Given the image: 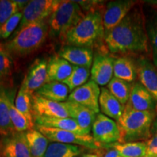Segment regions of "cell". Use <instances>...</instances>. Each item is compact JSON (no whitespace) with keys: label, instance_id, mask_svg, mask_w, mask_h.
I'll list each match as a JSON object with an SVG mask.
<instances>
[{"label":"cell","instance_id":"74e56055","mask_svg":"<svg viewBox=\"0 0 157 157\" xmlns=\"http://www.w3.org/2000/svg\"><path fill=\"white\" fill-rule=\"evenodd\" d=\"M156 113H157V110H156ZM157 133V115L155 117V119L153 123L152 128H151V135H154Z\"/></svg>","mask_w":157,"mask_h":157},{"label":"cell","instance_id":"7a4b0ae2","mask_svg":"<svg viewBox=\"0 0 157 157\" xmlns=\"http://www.w3.org/2000/svg\"><path fill=\"white\" fill-rule=\"evenodd\" d=\"M156 113L136 111L126 104L122 115L117 122L121 135L119 143L137 142L150 139Z\"/></svg>","mask_w":157,"mask_h":157},{"label":"cell","instance_id":"4316f807","mask_svg":"<svg viewBox=\"0 0 157 157\" xmlns=\"http://www.w3.org/2000/svg\"><path fill=\"white\" fill-rule=\"evenodd\" d=\"M113 148L119 151L123 157H146L147 155L146 143L137 141L124 143H117Z\"/></svg>","mask_w":157,"mask_h":157},{"label":"cell","instance_id":"d6986e66","mask_svg":"<svg viewBox=\"0 0 157 157\" xmlns=\"http://www.w3.org/2000/svg\"><path fill=\"white\" fill-rule=\"evenodd\" d=\"M74 66L60 56L52 57L48 62V82H63L71 75Z\"/></svg>","mask_w":157,"mask_h":157},{"label":"cell","instance_id":"1f68e13d","mask_svg":"<svg viewBox=\"0 0 157 157\" xmlns=\"http://www.w3.org/2000/svg\"><path fill=\"white\" fill-rule=\"evenodd\" d=\"M148 40L152 49L153 63L157 68V15H155L146 23Z\"/></svg>","mask_w":157,"mask_h":157},{"label":"cell","instance_id":"5b68a950","mask_svg":"<svg viewBox=\"0 0 157 157\" xmlns=\"http://www.w3.org/2000/svg\"><path fill=\"white\" fill-rule=\"evenodd\" d=\"M84 15L82 9L76 1H61L50 15L49 28L52 34L64 39L70 31Z\"/></svg>","mask_w":157,"mask_h":157},{"label":"cell","instance_id":"ffe728a7","mask_svg":"<svg viewBox=\"0 0 157 157\" xmlns=\"http://www.w3.org/2000/svg\"><path fill=\"white\" fill-rule=\"evenodd\" d=\"M35 122L37 126L52 127V128L70 131V132L82 135H88L85 134L83 129L79 127V125L76 122V121L70 117L58 118L35 117Z\"/></svg>","mask_w":157,"mask_h":157},{"label":"cell","instance_id":"8d00e7d4","mask_svg":"<svg viewBox=\"0 0 157 157\" xmlns=\"http://www.w3.org/2000/svg\"><path fill=\"white\" fill-rule=\"evenodd\" d=\"M103 157H123L116 149H111L105 153Z\"/></svg>","mask_w":157,"mask_h":157},{"label":"cell","instance_id":"484cf974","mask_svg":"<svg viewBox=\"0 0 157 157\" xmlns=\"http://www.w3.org/2000/svg\"><path fill=\"white\" fill-rule=\"evenodd\" d=\"M132 86L129 82L113 77L108 84L107 89L123 105L128 103Z\"/></svg>","mask_w":157,"mask_h":157},{"label":"cell","instance_id":"7c38bea8","mask_svg":"<svg viewBox=\"0 0 157 157\" xmlns=\"http://www.w3.org/2000/svg\"><path fill=\"white\" fill-rule=\"evenodd\" d=\"M127 104L136 111L156 113V101L140 82H135L132 85L129 101Z\"/></svg>","mask_w":157,"mask_h":157},{"label":"cell","instance_id":"ac0fdd59","mask_svg":"<svg viewBox=\"0 0 157 157\" xmlns=\"http://www.w3.org/2000/svg\"><path fill=\"white\" fill-rule=\"evenodd\" d=\"M99 105L103 114L117 121L122 115L125 107L105 87L101 90Z\"/></svg>","mask_w":157,"mask_h":157},{"label":"cell","instance_id":"d590c367","mask_svg":"<svg viewBox=\"0 0 157 157\" xmlns=\"http://www.w3.org/2000/svg\"><path fill=\"white\" fill-rule=\"evenodd\" d=\"M147 155L146 156H152L157 155V133L148 139L146 142Z\"/></svg>","mask_w":157,"mask_h":157},{"label":"cell","instance_id":"f1b7e54d","mask_svg":"<svg viewBox=\"0 0 157 157\" xmlns=\"http://www.w3.org/2000/svg\"><path fill=\"white\" fill-rule=\"evenodd\" d=\"M90 74V71L89 68L74 66L71 75L64 82H63V83L66 84L70 91L72 92L76 88L87 83Z\"/></svg>","mask_w":157,"mask_h":157},{"label":"cell","instance_id":"d4e9b609","mask_svg":"<svg viewBox=\"0 0 157 157\" xmlns=\"http://www.w3.org/2000/svg\"><path fill=\"white\" fill-rule=\"evenodd\" d=\"M81 148L76 145L52 142L49 144L44 157H77Z\"/></svg>","mask_w":157,"mask_h":157},{"label":"cell","instance_id":"cb8c5ba5","mask_svg":"<svg viewBox=\"0 0 157 157\" xmlns=\"http://www.w3.org/2000/svg\"><path fill=\"white\" fill-rule=\"evenodd\" d=\"M113 75L116 78L130 83L136 79L137 68L130 59L121 57L115 59L113 62Z\"/></svg>","mask_w":157,"mask_h":157},{"label":"cell","instance_id":"8fae6325","mask_svg":"<svg viewBox=\"0 0 157 157\" xmlns=\"http://www.w3.org/2000/svg\"><path fill=\"white\" fill-rule=\"evenodd\" d=\"M114 59L105 55L94 57L91 68V78L98 86L108 85L113 75Z\"/></svg>","mask_w":157,"mask_h":157},{"label":"cell","instance_id":"e575fe53","mask_svg":"<svg viewBox=\"0 0 157 157\" xmlns=\"http://www.w3.org/2000/svg\"><path fill=\"white\" fill-rule=\"evenodd\" d=\"M12 67L13 62L7 50L2 48L0 51V78L10 75Z\"/></svg>","mask_w":157,"mask_h":157},{"label":"cell","instance_id":"9c48e42d","mask_svg":"<svg viewBox=\"0 0 157 157\" xmlns=\"http://www.w3.org/2000/svg\"><path fill=\"white\" fill-rule=\"evenodd\" d=\"M100 95L101 90L99 86L91 79L72 91L68 95L67 101L76 102L91 109L95 113H99Z\"/></svg>","mask_w":157,"mask_h":157},{"label":"cell","instance_id":"ab89813d","mask_svg":"<svg viewBox=\"0 0 157 157\" xmlns=\"http://www.w3.org/2000/svg\"><path fill=\"white\" fill-rule=\"evenodd\" d=\"M147 157H157V155H155V156H147Z\"/></svg>","mask_w":157,"mask_h":157},{"label":"cell","instance_id":"e0dca14e","mask_svg":"<svg viewBox=\"0 0 157 157\" xmlns=\"http://www.w3.org/2000/svg\"><path fill=\"white\" fill-rule=\"evenodd\" d=\"M59 56L75 66L90 68L93 62V51L88 48L66 46L61 49Z\"/></svg>","mask_w":157,"mask_h":157},{"label":"cell","instance_id":"f546056e","mask_svg":"<svg viewBox=\"0 0 157 157\" xmlns=\"http://www.w3.org/2000/svg\"><path fill=\"white\" fill-rule=\"evenodd\" d=\"M31 94L21 86L17 92L16 98L15 100V106L31 123L34 124L32 111H31L32 104H31Z\"/></svg>","mask_w":157,"mask_h":157},{"label":"cell","instance_id":"4dcf8cb0","mask_svg":"<svg viewBox=\"0 0 157 157\" xmlns=\"http://www.w3.org/2000/svg\"><path fill=\"white\" fill-rule=\"evenodd\" d=\"M14 130L10 117L7 95L0 93V133L7 135Z\"/></svg>","mask_w":157,"mask_h":157},{"label":"cell","instance_id":"60d3db41","mask_svg":"<svg viewBox=\"0 0 157 157\" xmlns=\"http://www.w3.org/2000/svg\"><path fill=\"white\" fill-rule=\"evenodd\" d=\"M2 49V46H1V44H0V51H1Z\"/></svg>","mask_w":157,"mask_h":157},{"label":"cell","instance_id":"f35d334b","mask_svg":"<svg viewBox=\"0 0 157 157\" xmlns=\"http://www.w3.org/2000/svg\"><path fill=\"white\" fill-rule=\"evenodd\" d=\"M82 157H101L99 156L98 155L96 154H84L82 156Z\"/></svg>","mask_w":157,"mask_h":157},{"label":"cell","instance_id":"7402d4cb","mask_svg":"<svg viewBox=\"0 0 157 157\" xmlns=\"http://www.w3.org/2000/svg\"><path fill=\"white\" fill-rule=\"evenodd\" d=\"M5 157H31L25 134L13 135L5 141L3 146Z\"/></svg>","mask_w":157,"mask_h":157},{"label":"cell","instance_id":"2e32d148","mask_svg":"<svg viewBox=\"0 0 157 157\" xmlns=\"http://www.w3.org/2000/svg\"><path fill=\"white\" fill-rule=\"evenodd\" d=\"M137 71L140 82L157 103V68L148 59L140 58L137 63Z\"/></svg>","mask_w":157,"mask_h":157},{"label":"cell","instance_id":"ba28073f","mask_svg":"<svg viewBox=\"0 0 157 157\" xmlns=\"http://www.w3.org/2000/svg\"><path fill=\"white\" fill-rule=\"evenodd\" d=\"M93 137L102 145L112 144L120 140V130L117 122L103 113H98L94 121Z\"/></svg>","mask_w":157,"mask_h":157},{"label":"cell","instance_id":"52a82bcc","mask_svg":"<svg viewBox=\"0 0 157 157\" xmlns=\"http://www.w3.org/2000/svg\"><path fill=\"white\" fill-rule=\"evenodd\" d=\"M60 2L61 1H56V0L29 1L28 5L23 10L22 19L15 32L19 31L25 25L43 21L48 17H50Z\"/></svg>","mask_w":157,"mask_h":157},{"label":"cell","instance_id":"603a6c76","mask_svg":"<svg viewBox=\"0 0 157 157\" xmlns=\"http://www.w3.org/2000/svg\"><path fill=\"white\" fill-rule=\"evenodd\" d=\"M31 157H44L49 146V140L37 129H30L24 133Z\"/></svg>","mask_w":157,"mask_h":157},{"label":"cell","instance_id":"4fadbf2b","mask_svg":"<svg viewBox=\"0 0 157 157\" xmlns=\"http://www.w3.org/2000/svg\"><path fill=\"white\" fill-rule=\"evenodd\" d=\"M48 62L45 60H36L31 66L28 74L25 76L22 87L31 95L44 84L48 83Z\"/></svg>","mask_w":157,"mask_h":157},{"label":"cell","instance_id":"9a60e30c","mask_svg":"<svg viewBox=\"0 0 157 157\" xmlns=\"http://www.w3.org/2000/svg\"><path fill=\"white\" fill-rule=\"evenodd\" d=\"M63 103L69 113V117L76 121L86 135H90L94 121L97 117L96 113L91 109L83 106L76 102L67 101L63 102Z\"/></svg>","mask_w":157,"mask_h":157},{"label":"cell","instance_id":"5bb4252c","mask_svg":"<svg viewBox=\"0 0 157 157\" xmlns=\"http://www.w3.org/2000/svg\"><path fill=\"white\" fill-rule=\"evenodd\" d=\"M32 108L36 117H69L63 102L58 103L45 99L34 95L32 96Z\"/></svg>","mask_w":157,"mask_h":157},{"label":"cell","instance_id":"83f0119b","mask_svg":"<svg viewBox=\"0 0 157 157\" xmlns=\"http://www.w3.org/2000/svg\"><path fill=\"white\" fill-rule=\"evenodd\" d=\"M7 98H8L10 117L14 130L18 132H23L24 131L32 129L34 124L31 123L23 113H21L15 108V103H13V101L8 95Z\"/></svg>","mask_w":157,"mask_h":157},{"label":"cell","instance_id":"8992f818","mask_svg":"<svg viewBox=\"0 0 157 157\" xmlns=\"http://www.w3.org/2000/svg\"><path fill=\"white\" fill-rule=\"evenodd\" d=\"M37 130L42 132L49 140L65 144L76 145L88 148L96 149L101 146L91 135H82L70 131L52 127L37 126Z\"/></svg>","mask_w":157,"mask_h":157},{"label":"cell","instance_id":"30bf717a","mask_svg":"<svg viewBox=\"0 0 157 157\" xmlns=\"http://www.w3.org/2000/svg\"><path fill=\"white\" fill-rule=\"evenodd\" d=\"M135 5V2L131 0L109 2L103 15L105 34L117 26L129 14Z\"/></svg>","mask_w":157,"mask_h":157},{"label":"cell","instance_id":"277c9868","mask_svg":"<svg viewBox=\"0 0 157 157\" xmlns=\"http://www.w3.org/2000/svg\"><path fill=\"white\" fill-rule=\"evenodd\" d=\"M49 24L46 21L25 25L17 32L6 44L8 53L18 56H25L34 52L46 39L49 32Z\"/></svg>","mask_w":157,"mask_h":157},{"label":"cell","instance_id":"44dd1931","mask_svg":"<svg viewBox=\"0 0 157 157\" xmlns=\"http://www.w3.org/2000/svg\"><path fill=\"white\" fill-rule=\"evenodd\" d=\"M69 89L63 82H48L35 92V95L50 101L63 103L68 98Z\"/></svg>","mask_w":157,"mask_h":157},{"label":"cell","instance_id":"3957f363","mask_svg":"<svg viewBox=\"0 0 157 157\" xmlns=\"http://www.w3.org/2000/svg\"><path fill=\"white\" fill-rule=\"evenodd\" d=\"M105 37L103 16L98 11H90L68 31L64 37L71 46L88 48Z\"/></svg>","mask_w":157,"mask_h":157},{"label":"cell","instance_id":"d6a6232c","mask_svg":"<svg viewBox=\"0 0 157 157\" xmlns=\"http://www.w3.org/2000/svg\"><path fill=\"white\" fill-rule=\"evenodd\" d=\"M21 8L16 1L2 0L0 1V27L16 14Z\"/></svg>","mask_w":157,"mask_h":157},{"label":"cell","instance_id":"836d02e7","mask_svg":"<svg viewBox=\"0 0 157 157\" xmlns=\"http://www.w3.org/2000/svg\"><path fill=\"white\" fill-rule=\"evenodd\" d=\"M22 12H18L16 14L11 17L7 22L0 27V38L7 39L18 28L20 23L22 19Z\"/></svg>","mask_w":157,"mask_h":157},{"label":"cell","instance_id":"6da1fadb","mask_svg":"<svg viewBox=\"0 0 157 157\" xmlns=\"http://www.w3.org/2000/svg\"><path fill=\"white\" fill-rule=\"evenodd\" d=\"M104 38L113 53L148 52L149 40L142 10L132 9L117 26L105 34Z\"/></svg>","mask_w":157,"mask_h":157}]
</instances>
